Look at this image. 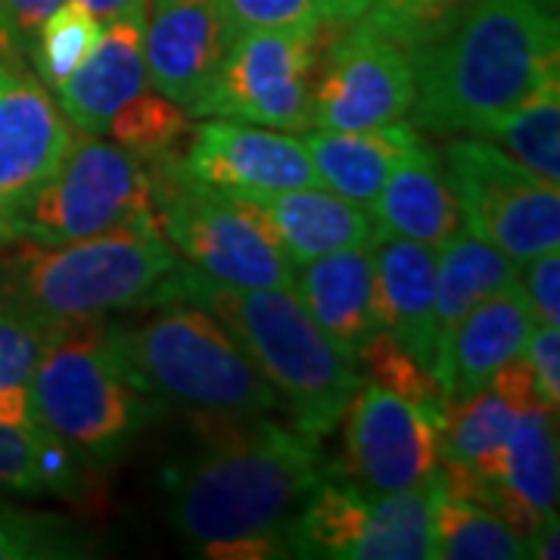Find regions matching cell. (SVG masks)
Masks as SVG:
<instances>
[{"mask_svg":"<svg viewBox=\"0 0 560 560\" xmlns=\"http://www.w3.org/2000/svg\"><path fill=\"white\" fill-rule=\"evenodd\" d=\"M318 440L256 418L219 420L206 448L165 470L168 523L215 560L293 558L290 526L324 480Z\"/></svg>","mask_w":560,"mask_h":560,"instance_id":"1","label":"cell"},{"mask_svg":"<svg viewBox=\"0 0 560 560\" xmlns=\"http://www.w3.org/2000/svg\"><path fill=\"white\" fill-rule=\"evenodd\" d=\"M558 0H474L440 40L411 50V125L480 135L558 75Z\"/></svg>","mask_w":560,"mask_h":560,"instance_id":"2","label":"cell"},{"mask_svg":"<svg viewBox=\"0 0 560 560\" xmlns=\"http://www.w3.org/2000/svg\"><path fill=\"white\" fill-rule=\"evenodd\" d=\"M162 302L212 312L287 405L296 430L320 440L346 418L361 386L359 361L320 330L293 287H234L178 259L143 305Z\"/></svg>","mask_w":560,"mask_h":560,"instance_id":"3","label":"cell"},{"mask_svg":"<svg viewBox=\"0 0 560 560\" xmlns=\"http://www.w3.org/2000/svg\"><path fill=\"white\" fill-rule=\"evenodd\" d=\"M175 261L156 221L69 243H0V302L69 327L143 305Z\"/></svg>","mask_w":560,"mask_h":560,"instance_id":"4","label":"cell"},{"mask_svg":"<svg viewBox=\"0 0 560 560\" xmlns=\"http://www.w3.org/2000/svg\"><path fill=\"white\" fill-rule=\"evenodd\" d=\"M150 318L106 324L128 381L147 396L194 408L206 418H256L280 401L256 364L212 312L162 302Z\"/></svg>","mask_w":560,"mask_h":560,"instance_id":"5","label":"cell"},{"mask_svg":"<svg viewBox=\"0 0 560 560\" xmlns=\"http://www.w3.org/2000/svg\"><path fill=\"white\" fill-rule=\"evenodd\" d=\"M32 418L94 467L116 460L162 415L160 399L128 381L106 320L69 324L28 381Z\"/></svg>","mask_w":560,"mask_h":560,"instance_id":"6","label":"cell"},{"mask_svg":"<svg viewBox=\"0 0 560 560\" xmlns=\"http://www.w3.org/2000/svg\"><path fill=\"white\" fill-rule=\"evenodd\" d=\"M143 168L156 224L187 265L234 287H293V261L234 194L194 178L178 153Z\"/></svg>","mask_w":560,"mask_h":560,"instance_id":"7","label":"cell"},{"mask_svg":"<svg viewBox=\"0 0 560 560\" xmlns=\"http://www.w3.org/2000/svg\"><path fill=\"white\" fill-rule=\"evenodd\" d=\"M293 558L436 560L433 486L371 492L324 477L290 526Z\"/></svg>","mask_w":560,"mask_h":560,"instance_id":"8","label":"cell"},{"mask_svg":"<svg viewBox=\"0 0 560 560\" xmlns=\"http://www.w3.org/2000/svg\"><path fill=\"white\" fill-rule=\"evenodd\" d=\"M445 175L460 224L517 265L560 246V190L508 156L492 140L452 135Z\"/></svg>","mask_w":560,"mask_h":560,"instance_id":"9","label":"cell"},{"mask_svg":"<svg viewBox=\"0 0 560 560\" xmlns=\"http://www.w3.org/2000/svg\"><path fill=\"white\" fill-rule=\"evenodd\" d=\"M150 221L156 215L143 162L116 140L75 131L60 168L25 209L20 241L69 243Z\"/></svg>","mask_w":560,"mask_h":560,"instance_id":"10","label":"cell"},{"mask_svg":"<svg viewBox=\"0 0 560 560\" xmlns=\"http://www.w3.org/2000/svg\"><path fill=\"white\" fill-rule=\"evenodd\" d=\"M318 32H249L234 38L215 79L187 113L197 119H228L278 131H308Z\"/></svg>","mask_w":560,"mask_h":560,"instance_id":"11","label":"cell"},{"mask_svg":"<svg viewBox=\"0 0 560 560\" xmlns=\"http://www.w3.org/2000/svg\"><path fill=\"white\" fill-rule=\"evenodd\" d=\"M337 28L318 57L312 128L359 131L408 119L415 103L411 54L364 22Z\"/></svg>","mask_w":560,"mask_h":560,"instance_id":"12","label":"cell"},{"mask_svg":"<svg viewBox=\"0 0 560 560\" xmlns=\"http://www.w3.org/2000/svg\"><path fill=\"white\" fill-rule=\"evenodd\" d=\"M75 128L35 69L0 57V243L20 241L25 209L60 168Z\"/></svg>","mask_w":560,"mask_h":560,"instance_id":"13","label":"cell"},{"mask_svg":"<svg viewBox=\"0 0 560 560\" xmlns=\"http://www.w3.org/2000/svg\"><path fill=\"white\" fill-rule=\"evenodd\" d=\"M442 408L361 383L346 408V464L355 482L371 492H405L433 480Z\"/></svg>","mask_w":560,"mask_h":560,"instance_id":"14","label":"cell"},{"mask_svg":"<svg viewBox=\"0 0 560 560\" xmlns=\"http://www.w3.org/2000/svg\"><path fill=\"white\" fill-rule=\"evenodd\" d=\"M180 156L194 178L231 194H271L293 187H324L305 143L278 128L209 119L190 125Z\"/></svg>","mask_w":560,"mask_h":560,"instance_id":"15","label":"cell"},{"mask_svg":"<svg viewBox=\"0 0 560 560\" xmlns=\"http://www.w3.org/2000/svg\"><path fill=\"white\" fill-rule=\"evenodd\" d=\"M234 35L219 0H150L143 62L153 91L190 109L215 79Z\"/></svg>","mask_w":560,"mask_h":560,"instance_id":"16","label":"cell"},{"mask_svg":"<svg viewBox=\"0 0 560 560\" xmlns=\"http://www.w3.org/2000/svg\"><path fill=\"white\" fill-rule=\"evenodd\" d=\"M371 305L377 330L440 381L436 249L401 237H374Z\"/></svg>","mask_w":560,"mask_h":560,"instance_id":"17","label":"cell"},{"mask_svg":"<svg viewBox=\"0 0 560 560\" xmlns=\"http://www.w3.org/2000/svg\"><path fill=\"white\" fill-rule=\"evenodd\" d=\"M234 197L259 219L280 253L293 261V268L337 249L374 243L371 212L361 202L346 200L327 187H293Z\"/></svg>","mask_w":560,"mask_h":560,"instance_id":"18","label":"cell"},{"mask_svg":"<svg viewBox=\"0 0 560 560\" xmlns=\"http://www.w3.org/2000/svg\"><path fill=\"white\" fill-rule=\"evenodd\" d=\"M533 312L521 278L470 308L440 355V386L445 401L480 393L504 364L521 359L533 334Z\"/></svg>","mask_w":560,"mask_h":560,"instance_id":"19","label":"cell"},{"mask_svg":"<svg viewBox=\"0 0 560 560\" xmlns=\"http://www.w3.org/2000/svg\"><path fill=\"white\" fill-rule=\"evenodd\" d=\"M143 25L109 22L91 57L54 88V101L79 135L103 138L121 106L147 91Z\"/></svg>","mask_w":560,"mask_h":560,"instance_id":"20","label":"cell"},{"mask_svg":"<svg viewBox=\"0 0 560 560\" xmlns=\"http://www.w3.org/2000/svg\"><path fill=\"white\" fill-rule=\"evenodd\" d=\"M371 280L374 243L318 256L293 275V290L308 315L352 361L361 359V349L377 334Z\"/></svg>","mask_w":560,"mask_h":560,"instance_id":"21","label":"cell"},{"mask_svg":"<svg viewBox=\"0 0 560 560\" xmlns=\"http://www.w3.org/2000/svg\"><path fill=\"white\" fill-rule=\"evenodd\" d=\"M371 206L374 237H401L440 249L460 231L458 197L430 143L393 168Z\"/></svg>","mask_w":560,"mask_h":560,"instance_id":"22","label":"cell"},{"mask_svg":"<svg viewBox=\"0 0 560 560\" xmlns=\"http://www.w3.org/2000/svg\"><path fill=\"white\" fill-rule=\"evenodd\" d=\"M320 184L346 200L371 206L401 160L427 147L411 121H389L359 131H312L302 138Z\"/></svg>","mask_w":560,"mask_h":560,"instance_id":"23","label":"cell"},{"mask_svg":"<svg viewBox=\"0 0 560 560\" xmlns=\"http://www.w3.org/2000/svg\"><path fill=\"white\" fill-rule=\"evenodd\" d=\"M536 401L526 359L504 364L480 393L460 401H445L440 427V460H455L464 467H480L499 452L508 433Z\"/></svg>","mask_w":560,"mask_h":560,"instance_id":"24","label":"cell"},{"mask_svg":"<svg viewBox=\"0 0 560 560\" xmlns=\"http://www.w3.org/2000/svg\"><path fill=\"white\" fill-rule=\"evenodd\" d=\"M94 464L40 423H0V486L25 495L81 501Z\"/></svg>","mask_w":560,"mask_h":560,"instance_id":"25","label":"cell"},{"mask_svg":"<svg viewBox=\"0 0 560 560\" xmlns=\"http://www.w3.org/2000/svg\"><path fill=\"white\" fill-rule=\"evenodd\" d=\"M555 418L558 415H551L539 399L529 401L499 452L470 470L501 482L536 514L555 511L558 508V423Z\"/></svg>","mask_w":560,"mask_h":560,"instance_id":"26","label":"cell"},{"mask_svg":"<svg viewBox=\"0 0 560 560\" xmlns=\"http://www.w3.org/2000/svg\"><path fill=\"white\" fill-rule=\"evenodd\" d=\"M521 278V265L470 231H455L436 249V337L440 355L464 315L489 293Z\"/></svg>","mask_w":560,"mask_h":560,"instance_id":"27","label":"cell"},{"mask_svg":"<svg viewBox=\"0 0 560 560\" xmlns=\"http://www.w3.org/2000/svg\"><path fill=\"white\" fill-rule=\"evenodd\" d=\"M433 551L440 560H526L529 539L477 501L448 495L433 474Z\"/></svg>","mask_w":560,"mask_h":560,"instance_id":"28","label":"cell"},{"mask_svg":"<svg viewBox=\"0 0 560 560\" xmlns=\"http://www.w3.org/2000/svg\"><path fill=\"white\" fill-rule=\"evenodd\" d=\"M474 138L492 140L533 175L560 184V75L541 81L526 101Z\"/></svg>","mask_w":560,"mask_h":560,"instance_id":"29","label":"cell"},{"mask_svg":"<svg viewBox=\"0 0 560 560\" xmlns=\"http://www.w3.org/2000/svg\"><path fill=\"white\" fill-rule=\"evenodd\" d=\"M94 555L97 539L79 521L0 501V560H84Z\"/></svg>","mask_w":560,"mask_h":560,"instance_id":"30","label":"cell"},{"mask_svg":"<svg viewBox=\"0 0 560 560\" xmlns=\"http://www.w3.org/2000/svg\"><path fill=\"white\" fill-rule=\"evenodd\" d=\"M101 35L103 22L94 20L79 0H66L62 7H57L38 28V38L28 54V62L35 75L44 81V88L47 91L60 88L91 57Z\"/></svg>","mask_w":560,"mask_h":560,"instance_id":"31","label":"cell"},{"mask_svg":"<svg viewBox=\"0 0 560 560\" xmlns=\"http://www.w3.org/2000/svg\"><path fill=\"white\" fill-rule=\"evenodd\" d=\"M190 131V113L162 94H138L128 106H121L109 121L106 135L125 147L143 165L178 150L180 138Z\"/></svg>","mask_w":560,"mask_h":560,"instance_id":"32","label":"cell"},{"mask_svg":"<svg viewBox=\"0 0 560 560\" xmlns=\"http://www.w3.org/2000/svg\"><path fill=\"white\" fill-rule=\"evenodd\" d=\"M470 3L474 0H371L359 22L411 54L440 40Z\"/></svg>","mask_w":560,"mask_h":560,"instance_id":"33","label":"cell"},{"mask_svg":"<svg viewBox=\"0 0 560 560\" xmlns=\"http://www.w3.org/2000/svg\"><path fill=\"white\" fill-rule=\"evenodd\" d=\"M66 327L40 320L16 305L0 302V389L28 386L32 371L44 349L60 337Z\"/></svg>","mask_w":560,"mask_h":560,"instance_id":"34","label":"cell"},{"mask_svg":"<svg viewBox=\"0 0 560 560\" xmlns=\"http://www.w3.org/2000/svg\"><path fill=\"white\" fill-rule=\"evenodd\" d=\"M359 364H364L371 371V377L377 386L405 396L411 401H423V405H445L442 386L436 381V374H430L423 364L411 359L399 342L389 340L386 334H374L371 342L361 349Z\"/></svg>","mask_w":560,"mask_h":560,"instance_id":"35","label":"cell"},{"mask_svg":"<svg viewBox=\"0 0 560 560\" xmlns=\"http://www.w3.org/2000/svg\"><path fill=\"white\" fill-rule=\"evenodd\" d=\"M234 38L249 32H318L324 28L315 0H219Z\"/></svg>","mask_w":560,"mask_h":560,"instance_id":"36","label":"cell"},{"mask_svg":"<svg viewBox=\"0 0 560 560\" xmlns=\"http://www.w3.org/2000/svg\"><path fill=\"white\" fill-rule=\"evenodd\" d=\"M66 0H0V57L28 62L44 20Z\"/></svg>","mask_w":560,"mask_h":560,"instance_id":"37","label":"cell"},{"mask_svg":"<svg viewBox=\"0 0 560 560\" xmlns=\"http://www.w3.org/2000/svg\"><path fill=\"white\" fill-rule=\"evenodd\" d=\"M523 359L529 368V377H533V389H536V399L558 415L560 408V327H541L536 324L526 349H523Z\"/></svg>","mask_w":560,"mask_h":560,"instance_id":"38","label":"cell"},{"mask_svg":"<svg viewBox=\"0 0 560 560\" xmlns=\"http://www.w3.org/2000/svg\"><path fill=\"white\" fill-rule=\"evenodd\" d=\"M526 271H521L523 293L533 312V324L541 327H560V256L558 249L541 253L536 259L523 261Z\"/></svg>","mask_w":560,"mask_h":560,"instance_id":"39","label":"cell"},{"mask_svg":"<svg viewBox=\"0 0 560 560\" xmlns=\"http://www.w3.org/2000/svg\"><path fill=\"white\" fill-rule=\"evenodd\" d=\"M79 3L103 25H109V22H138V25H143L147 7H150V0H79Z\"/></svg>","mask_w":560,"mask_h":560,"instance_id":"40","label":"cell"},{"mask_svg":"<svg viewBox=\"0 0 560 560\" xmlns=\"http://www.w3.org/2000/svg\"><path fill=\"white\" fill-rule=\"evenodd\" d=\"M558 536H560V523H558V508L541 514L539 526L529 533V558L539 560H558Z\"/></svg>","mask_w":560,"mask_h":560,"instance_id":"41","label":"cell"},{"mask_svg":"<svg viewBox=\"0 0 560 560\" xmlns=\"http://www.w3.org/2000/svg\"><path fill=\"white\" fill-rule=\"evenodd\" d=\"M320 10L324 25H349L364 16V10L371 7V0H315Z\"/></svg>","mask_w":560,"mask_h":560,"instance_id":"42","label":"cell"}]
</instances>
